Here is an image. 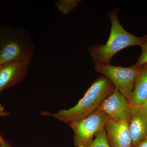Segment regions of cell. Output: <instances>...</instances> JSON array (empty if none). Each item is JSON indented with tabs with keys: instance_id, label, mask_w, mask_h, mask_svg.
Here are the masks:
<instances>
[{
	"instance_id": "cell-8",
	"label": "cell",
	"mask_w": 147,
	"mask_h": 147,
	"mask_svg": "<svg viewBox=\"0 0 147 147\" xmlns=\"http://www.w3.org/2000/svg\"><path fill=\"white\" fill-rule=\"evenodd\" d=\"M104 128L110 147H133L127 122L116 121L108 118Z\"/></svg>"
},
{
	"instance_id": "cell-2",
	"label": "cell",
	"mask_w": 147,
	"mask_h": 147,
	"mask_svg": "<svg viewBox=\"0 0 147 147\" xmlns=\"http://www.w3.org/2000/svg\"><path fill=\"white\" fill-rule=\"evenodd\" d=\"M118 9L110 11L108 15L111 23L110 36L105 44L94 45L88 48L94 64H110L113 56L123 49L140 46L142 38L127 31L119 21Z\"/></svg>"
},
{
	"instance_id": "cell-14",
	"label": "cell",
	"mask_w": 147,
	"mask_h": 147,
	"mask_svg": "<svg viewBox=\"0 0 147 147\" xmlns=\"http://www.w3.org/2000/svg\"><path fill=\"white\" fill-rule=\"evenodd\" d=\"M9 113L5 111L3 107L0 104V117H4L9 115Z\"/></svg>"
},
{
	"instance_id": "cell-17",
	"label": "cell",
	"mask_w": 147,
	"mask_h": 147,
	"mask_svg": "<svg viewBox=\"0 0 147 147\" xmlns=\"http://www.w3.org/2000/svg\"><path fill=\"white\" fill-rule=\"evenodd\" d=\"M142 106L145 109V110H146L147 113V99L145 101V102L142 104Z\"/></svg>"
},
{
	"instance_id": "cell-7",
	"label": "cell",
	"mask_w": 147,
	"mask_h": 147,
	"mask_svg": "<svg viewBox=\"0 0 147 147\" xmlns=\"http://www.w3.org/2000/svg\"><path fill=\"white\" fill-rule=\"evenodd\" d=\"M30 63L16 60L0 65V92L22 81L26 76Z\"/></svg>"
},
{
	"instance_id": "cell-11",
	"label": "cell",
	"mask_w": 147,
	"mask_h": 147,
	"mask_svg": "<svg viewBox=\"0 0 147 147\" xmlns=\"http://www.w3.org/2000/svg\"><path fill=\"white\" fill-rule=\"evenodd\" d=\"M88 147H110L106 139L104 127L96 134L94 139Z\"/></svg>"
},
{
	"instance_id": "cell-13",
	"label": "cell",
	"mask_w": 147,
	"mask_h": 147,
	"mask_svg": "<svg viewBox=\"0 0 147 147\" xmlns=\"http://www.w3.org/2000/svg\"><path fill=\"white\" fill-rule=\"evenodd\" d=\"M142 38L140 47H142V54L137 59L136 64L139 66L147 63V34Z\"/></svg>"
},
{
	"instance_id": "cell-15",
	"label": "cell",
	"mask_w": 147,
	"mask_h": 147,
	"mask_svg": "<svg viewBox=\"0 0 147 147\" xmlns=\"http://www.w3.org/2000/svg\"><path fill=\"white\" fill-rule=\"evenodd\" d=\"M134 147H147V137Z\"/></svg>"
},
{
	"instance_id": "cell-1",
	"label": "cell",
	"mask_w": 147,
	"mask_h": 147,
	"mask_svg": "<svg viewBox=\"0 0 147 147\" xmlns=\"http://www.w3.org/2000/svg\"><path fill=\"white\" fill-rule=\"evenodd\" d=\"M116 89L112 82L102 75L94 81L84 96L75 106L53 114L45 113V115L53 116L69 125L76 123L99 109L103 101L112 94Z\"/></svg>"
},
{
	"instance_id": "cell-9",
	"label": "cell",
	"mask_w": 147,
	"mask_h": 147,
	"mask_svg": "<svg viewBox=\"0 0 147 147\" xmlns=\"http://www.w3.org/2000/svg\"><path fill=\"white\" fill-rule=\"evenodd\" d=\"M129 129L134 147L147 137V113L142 106L133 107Z\"/></svg>"
},
{
	"instance_id": "cell-3",
	"label": "cell",
	"mask_w": 147,
	"mask_h": 147,
	"mask_svg": "<svg viewBox=\"0 0 147 147\" xmlns=\"http://www.w3.org/2000/svg\"><path fill=\"white\" fill-rule=\"evenodd\" d=\"M3 34L0 40V65L16 60L30 62L34 47L28 31L18 27Z\"/></svg>"
},
{
	"instance_id": "cell-12",
	"label": "cell",
	"mask_w": 147,
	"mask_h": 147,
	"mask_svg": "<svg viewBox=\"0 0 147 147\" xmlns=\"http://www.w3.org/2000/svg\"><path fill=\"white\" fill-rule=\"evenodd\" d=\"M79 1H60L57 2L56 6L58 10L64 14H68L78 5Z\"/></svg>"
},
{
	"instance_id": "cell-5",
	"label": "cell",
	"mask_w": 147,
	"mask_h": 147,
	"mask_svg": "<svg viewBox=\"0 0 147 147\" xmlns=\"http://www.w3.org/2000/svg\"><path fill=\"white\" fill-rule=\"evenodd\" d=\"M108 118L102 110L98 109L84 119L69 125L74 134L75 146L88 147L96 134L104 127Z\"/></svg>"
},
{
	"instance_id": "cell-16",
	"label": "cell",
	"mask_w": 147,
	"mask_h": 147,
	"mask_svg": "<svg viewBox=\"0 0 147 147\" xmlns=\"http://www.w3.org/2000/svg\"><path fill=\"white\" fill-rule=\"evenodd\" d=\"M0 147H12L9 144L8 142H7L5 140H4L3 144H2L1 146Z\"/></svg>"
},
{
	"instance_id": "cell-18",
	"label": "cell",
	"mask_w": 147,
	"mask_h": 147,
	"mask_svg": "<svg viewBox=\"0 0 147 147\" xmlns=\"http://www.w3.org/2000/svg\"><path fill=\"white\" fill-rule=\"evenodd\" d=\"M5 139L3 138L0 135V147L1 146L2 144L4 141Z\"/></svg>"
},
{
	"instance_id": "cell-10",
	"label": "cell",
	"mask_w": 147,
	"mask_h": 147,
	"mask_svg": "<svg viewBox=\"0 0 147 147\" xmlns=\"http://www.w3.org/2000/svg\"><path fill=\"white\" fill-rule=\"evenodd\" d=\"M147 99V63L141 66L129 102L133 107L142 106Z\"/></svg>"
},
{
	"instance_id": "cell-6",
	"label": "cell",
	"mask_w": 147,
	"mask_h": 147,
	"mask_svg": "<svg viewBox=\"0 0 147 147\" xmlns=\"http://www.w3.org/2000/svg\"><path fill=\"white\" fill-rule=\"evenodd\" d=\"M132 108L133 106L128 100L116 89L114 92L103 101L99 109L113 120L129 123Z\"/></svg>"
},
{
	"instance_id": "cell-4",
	"label": "cell",
	"mask_w": 147,
	"mask_h": 147,
	"mask_svg": "<svg viewBox=\"0 0 147 147\" xmlns=\"http://www.w3.org/2000/svg\"><path fill=\"white\" fill-rule=\"evenodd\" d=\"M141 67L136 64L129 67L114 66L111 64H94V70L108 78L127 100L132 94L135 79Z\"/></svg>"
}]
</instances>
